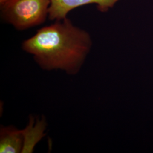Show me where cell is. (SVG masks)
Listing matches in <instances>:
<instances>
[{
	"instance_id": "cell-5",
	"label": "cell",
	"mask_w": 153,
	"mask_h": 153,
	"mask_svg": "<svg viewBox=\"0 0 153 153\" xmlns=\"http://www.w3.org/2000/svg\"><path fill=\"white\" fill-rule=\"evenodd\" d=\"M11 0H0V7L1 9L5 6Z\"/></svg>"
},
{
	"instance_id": "cell-1",
	"label": "cell",
	"mask_w": 153,
	"mask_h": 153,
	"mask_svg": "<svg viewBox=\"0 0 153 153\" xmlns=\"http://www.w3.org/2000/svg\"><path fill=\"white\" fill-rule=\"evenodd\" d=\"M91 47L89 33L67 17L39 29L22 44L43 69H61L69 74L79 71Z\"/></svg>"
},
{
	"instance_id": "cell-3",
	"label": "cell",
	"mask_w": 153,
	"mask_h": 153,
	"mask_svg": "<svg viewBox=\"0 0 153 153\" xmlns=\"http://www.w3.org/2000/svg\"><path fill=\"white\" fill-rule=\"evenodd\" d=\"M120 0H51L48 18L51 20L65 18L70 11L81 6L95 4L100 11L104 12L112 8Z\"/></svg>"
},
{
	"instance_id": "cell-4",
	"label": "cell",
	"mask_w": 153,
	"mask_h": 153,
	"mask_svg": "<svg viewBox=\"0 0 153 153\" xmlns=\"http://www.w3.org/2000/svg\"><path fill=\"white\" fill-rule=\"evenodd\" d=\"M25 131L7 127L1 129L0 153H20L23 150Z\"/></svg>"
},
{
	"instance_id": "cell-2",
	"label": "cell",
	"mask_w": 153,
	"mask_h": 153,
	"mask_svg": "<svg viewBox=\"0 0 153 153\" xmlns=\"http://www.w3.org/2000/svg\"><path fill=\"white\" fill-rule=\"evenodd\" d=\"M51 0H11L1 8L6 22L18 30L43 23L48 17Z\"/></svg>"
}]
</instances>
